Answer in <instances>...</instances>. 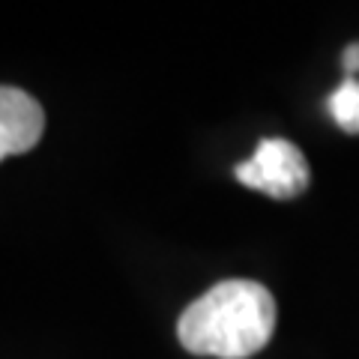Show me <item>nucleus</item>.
<instances>
[{
  "label": "nucleus",
  "mask_w": 359,
  "mask_h": 359,
  "mask_svg": "<svg viewBox=\"0 0 359 359\" xmlns=\"http://www.w3.org/2000/svg\"><path fill=\"white\" fill-rule=\"evenodd\" d=\"M42 105L21 87H0V162L21 156L42 141Z\"/></svg>",
  "instance_id": "nucleus-3"
},
{
  "label": "nucleus",
  "mask_w": 359,
  "mask_h": 359,
  "mask_svg": "<svg viewBox=\"0 0 359 359\" xmlns=\"http://www.w3.org/2000/svg\"><path fill=\"white\" fill-rule=\"evenodd\" d=\"M243 186L276 201H294L309 189V162L297 144L285 138H264L245 162L233 168Z\"/></svg>",
  "instance_id": "nucleus-2"
},
{
  "label": "nucleus",
  "mask_w": 359,
  "mask_h": 359,
  "mask_svg": "<svg viewBox=\"0 0 359 359\" xmlns=\"http://www.w3.org/2000/svg\"><path fill=\"white\" fill-rule=\"evenodd\" d=\"M344 69L347 72H359V42H353V45H347L344 48Z\"/></svg>",
  "instance_id": "nucleus-5"
},
{
  "label": "nucleus",
  "mask_w": 359,
  "mask_h": 359,
  "mask_svg": "<svg viewBox=\"0 0 359 359\" xmlns=\"http://www.w3.org/2000/svg\"><path fill=\"white\" fill-rule=\"evenodd\" d=\"M276 299L252 278H228L201 294L177 320V339L195 356L249 359L276 332Z\"/></svg>",
  "instance_id": "nucleus-1"
},
{
  "label": "nucleus",
  "mask_w": 359,
  "mask_h": 359,
  "mask_svg": "<svg viewBox=\"0 0 359 359\" xmlns=\"http://www.w3.org/2000/svg\"><path fill=\"white\" fill-rule=\"evenodd\" d=\"M327 108H330L332 120L339 123L344 132L359 135V81L356 78H347V81H341L335 87Z\"/></svg>",
  "instance_id": "nucleus-4"
}]
</instances>
